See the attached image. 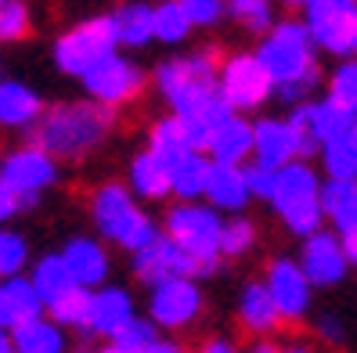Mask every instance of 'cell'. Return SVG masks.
Listing matches in <instances>:
<instances>
[{"label": "cell", "instance_id": "22", "mask_svg": "<svg viewBox=\"0 0 357 353\" xmlns=\"http://www.w3.org/2000/svg\"><path fill=\"white\" fill-rule=\"evenodd\" d=\"M213 210H227V213H238L242 205L249 202V188H245V173L242 166H220V162H209V177H206V191H202Z\"/></svg>", "mask_w": 357, "mask_h": 353}, {"label": "cell", "instance_id": "8", "mask_svg": "<svg viewBox=\"0 0 357 353\" xmlns=\"http://www.w3.org/2000/svg\"><path fill=\"white\" fill-rule=\"evenodd\" d=\"M217 91H220L224 105L231 112H249V109H260L264 101L271 97L275 83H271V76L260 69L257 54H238V58H231L227 65L220 69Z\"/></svg>", "mask_w": 357, "mask_h": 353}, {"label": "cell", "instance_id": "46", "mask_svg": "<svg viewBox=\"0 0 357 353\" xmlns=\"http://www.w3.org/2000/svg\"><path fill=\"white\" fill-rule=\"evenodd\" d=\"M321 336L325 339H343V328H340V321H335V317H321Z\"/></svg>", "mask_w": 357, "mask_h": 353}, {"label": "cell", "instance_id": "49", "mask_svg": "<svg viewBox=\"0 0 357 353\" xmlns=\"http://www.w3.org/2000/svg\"><path fill=\"white\" fill-rule=\"evenodd\" d=\"M0 353H11V336H8V328H0Z\"/></svg>", "mask_w": 357, "mask_h": 353}, {"label": "cell", "instance_id": "37", "mask_svg": "<svg viewBox=\"0 0 357 353\" xmlns=\"http://www.w3.org/2000/svg\"><path fill=\"white\" fill-rule=\"evenodd\" d=\"M224 8H231V15L242 18L253 33L271 29V0H227Z\"/></svg>", "mask_w": 357, "mask_h": 353}, {"label": "cell", "instance_id": "14", "mask_svg": "<svg viewBox=\"0 0 357 353\" xmlns=\"http://www.w3.org/2000/svg\"><path fill=\"white\" fill-rule=\"evenodd\" d=\"M347 256H343V245L340 235H328L318 231L303 242V256H300V271L310 285H335L347 278Z\"/></svg>", "mask_w": 357, "mask_h": 353}, {"label": "cell", "instance_id": "43", "mask_svg": "<svg viewBox=\"0 0 357 353\" xmlns=\"http://www.w3.org/2000/svg\"><path fill=\"white\" fill-rule=\"evenodd\" d=\"M245 188H249V198L260 195V198H271V191H275V170H267V166L253 162V166H245Z\"/></svg>", "mask_w": 357, "mask_h": 353}, {"label": "cell", "instance_id": "50", "mask_svg": "<svg viewBox=\"0 0 357 353\" xmlns=\"http://www.w3.org/2000/svg\"><path fill=\"white\" fill-rule=\"evenodd\" d=\"M0 328H8V310H4V288H0Z\"/></svg>", "mask_w": 357, "mask_h": 353}, {"label": "cell", "instance_id": "55", "mask_svg": "<svg viewBox=\"0 0 357 353\" xmlns=\"http://www.w3.org/2000/svg\"><path fill=\"white\" fill-rule=\"evenodd\" d=\"M354 54H357V29H354Z\"/></svg>", "mask_w": 357, "mask_h": 353}, {"label": "cell", "instance_id": "33", "mask_svg": "<svg viewBox=\"0 0 357 353\" xmlns=\"http://www.w3.org/2000/svg\"><path fill=\"white\" fill-rule=\"evenodd\" d=\"M188 18L181 11L177 0H166V4L152 8V36L162 40V44H181V40L188 36Z\"/></svg>", "mask_w": 357, "mask_h": 353}, {"label": "cell", "instance_id": "20", "mask_svg": "<svg viewBox=\"0 0 357 353\" xmlns=\"http://www.w3.org/2000/svg\"><path fill=\"white\" fill-rule=\"evenodd\" d=\"M134 317V303H130V292L127 288H116V285H105L91 296V321H87V331L94 336H116Z\"/></svg>", "mask_w": 357, "mask_h": 353}, {"label": "cell", "instance_id": "40", "mask_svg": "<svg viewBox=\"0 0 357 353\" xmlns=\"http://www.w3.org/2000/svg\"><path fill=\"white\" fill-rule=\"evenodd\" d=\"M26 29H29V11H26V4H18V0L0 4V40H18Z\"/></svg>", "mask_w": 357, "mask_h": 353}, {"label": "cell", "instance_id": "52", "mask_svg": "<svg viewBox=\"0 0 357 353\" xmlns=\"http://www.w3.org/2000/svg\"><path fill=\"white\" fill-rule=\"evenodd\" d=\"M98 353H123V350H116V346L109 343V346H105V350H98Z\"/></svg>", "mask_w": 357, "mask_h": 353}, {"label": "cell", "instance_id": "36", "mask_svg": "<svg viewBox=\"0 0 357 353\" xmlns=\"http://www.w3.org/2000/svg\"><path fill=\"white\" fill-rule=\"evenodd\" d=\"M29 260V245L18 231H8L0 227V278H15Z\"/></svg>", "mask_w": 357, "mask_h": 353}, {"label": "cell", "instance_id": "28", "mask_svg": "<svg viewBox=\"0 0 357 353\" xmlns=\"http://www.w3.org/2000/svg\"><path fill=\"white\" fill-rule=\"evenodd\" d=\"M130 184L144 198H162L166 191H170V166H166L162 159H155L152 152H144L130 166Z\"/></svg>", "mask_w": 357, "mask_h": 353}, {"label": "cell", "instance_id": "17", "mask_svg": "<svg viewBox=\"0 0 357 353\" xmlns=\"http://www.w3.org/2000/svg\"><path fill=\"white\" fill-rule=\"evenodd\" d=\"M318 173L310 170L307 162H289L282 170H275V191H271V202L282 217H289L292 210H303V205L318 202Z\"/></svg>", "mask_w": 357, "mask_h": 353}, {"label": "cell", "instance_id": "26", "mask_svg": "<svg viewBox=\"0 0 357 353\" xmlns=\"http://www.w3.org/2000/svg\"><path fill=\"white\" fill-rule=\"evenodd\" d=\"M206 177H209V159L202 152H192L170 166V191L181 195L184 202H192L206 191Z\"/></svg>", "mask_w": 357, "mask_h": 353}, {"label": "cell", "instance_id": "12", "mask_svg": "<svg viewBox=\"0 0 357 353\" xmlns=\"http://www.w3.org/2000/svg\"><path fill=\"white\" fill-rule=\"evenodd\" d=\"M152 324L162 328H181L188 321H195V314L202 310V292L195 288L192 278H170V281H159L152 285Z\"/></svg>", "mask_w": 357, "mask_h": 353}, {"label": "cell", "instance_id": "11", "mask_svg": "<svg viewBox=\"0 0 357 353\" xmlns=\"http://www.w3.org/2000/svg\"><path fill=\"white\" fill-rule=\"evenodd\" d=\"M134 271L141 281L159 285V281H170V278H192V274H209L213 267H206L199 260H192L181 245H174L166 235H159L152 245H144L137 260H134Z\"/></svg>", "mask_w": 357, "mask_h": 353}, {"label": "cell", "instance_id": "51", "mask_svg": "<svg viewBox=\"0 0 357 353\" xmlns=\"http://www.w3.org/2000/svg\"><path fill=\"white\" fill-rule=\"evenodd\" d=\"M253 353H278V346H271V343H257Z\"/></svg>", "mask_w": 357, "mask_h": 353}, {"label": "cell", "instance_id": "15", "mask_svg": "<svg viewBox=\"0 0 357 353\" xmlns=\"http://www.w3.org/2000/svg\"><path fill=\"white\" fill-rule=\"evenodd\" d=\"M289 123L296 130H303V134H310L314 141H318V148L321 144H328V141H335V137H343V134H350V127L357 123V116L354 112H347V109H340L335 101H314V105H296V112L289 116Z\"/></svg>", "mask_w": 357, "mask_h": 353}, {"label": "cell", "instance_id": "19", "mask_svg": "<svg viewBox=\"0 0 357 353\" xmlns=\"http://www.w3.org/2000/svg\"><path fill=\"white\" fill-rule=\"evenodd\" d=\"M61 263H66V271L73 278V285L79 288H98L105 281V274H109V253L94 242V238H73L66 242V249H61Z\"/></svg>", "mask_w": 357, "mask_h": 353}, {"label": "cell", "instance_id": "23", "mask_svg": "<svg viewBox=\"0 0 357 353\" xmlns=\"http://www.w3.org/2000/svg\"><path fill=\"white\" fill-rule=\"evenodd\" d=\"M44 116L36 91H29L26 83H0V123L4 127H36V119Z\"/></svg>", "mask_w": 357, "mask_h": 353}, {"label": "cell", "instance_id": "48", "mask_svg": "<svg viewBox=\"0 0 357 353\" xmlns=\"http://www.w3.org/2000/svg\"><path fill=\"white\" fill-rule=\"evenodd\" d=\"M152 353H184L181 346H174V343H155V350Z\"/></svg>", "mask_w": 357, "mask_h": 353}, {"label": "cell", "instance_id": "4", "mask_svg": "<svg viewBox=\"0 0 357 353\" xmlns=\"http://www.w3.org/2000/svg\"><path fill=\"white\" fill-rule=\"evenodd\" d=\"M260 69L271 76L275 87L282 83L300 79L303 72L314 69V44H310V33L303 22H282L267 33V40L257 51Z\"/></svg>", "mask_w": 357, "mask_h": 353}, {"label": "cell", "instance_id": "38", "mask_svg": "<svg viewBox=\"0 0 357 353\" xmlns=\"http://www.w3.org/2000/svg\"><path fill=\"white\" fill-rule=\"evenodd\" d=\"M257 231H253V223L249 220H231L224 223V231H220V253L224 256H242L249 245H253Z\"/></svg>", "mask_w": 357, "mask_h": 353}, {"label": "cell", "instance_id": "30", "mask_svg": "<svg viewBox=\"0 0 357 353\" xmlns=\"http://www.w3.org/2000/svg\"><path fill=\"white\" fill-rule=\"evenodd\" d=\"M238 314H242V321L253 328V331H271V328L282 321L278 310H275V303H271V296H267V288H264L260 281L245 285L242 303H238Z\"/></svg>", "mask_w": 357, "mask_h": 353}, {"label": "cell", "instance_id": "31", "mask_svg": "<svg viewBox=\"0 0 357 353\" xmlns=\"http://www.w3.org/2000/svg\"><path fill=\"white\" fill-rule=\"evenodd\" d=\"M321 162H325L328 180L354 184V180H357V144H354V137L343 134V137L321 144Z\"/></svg>", "mask_w": 357, "mask_h": 353}, {"label": "cell", "instance_id": "44", "mask_svg": "<svg viewBox=\"0 0 357 353\" xmlns=\"http://www.w3.org/2000/svg\"><path fill=\"white\" fill-rule=\"evenodd\" d=\"M15 210H18V198L8 191V184L0 180V227H4L8 217H15Z\"/></svg>", "mask_w": 357, "mask_h": 353}, {"label": "cell", "instance_id": "9", "mask_svg": "<svg viewBox=\"0 0 357 353\" xmlns=\"http://www.w3.org/2000/svg\"><path fill=\"white\" fill-rule=\"evenodd\" d=\"M83 87H87L91 101L101 109H112V105H123V101H130L137 97L141 91V69L134 65L130 58H123V54H109V58H101L98 65L91 72H83Z\"/></svg>", "mask_w": 357, "mask_h": 353}, {"label": "cell", "instance_id": "35", "mask_svg": "<svg viewBox=\"0 0 357 353\" xmlns=\"http://www.w3.org/2000/svg\"><path fill=\"white\" fill-rule=\"evenodd\" d=\"M328 101H335L340 109H347V112L357 116V61H343V65L332 72Z\"/></svg>", "mask_w": 357, "mask_h": 353}, {"label": "cell", "instance_id": "13", "mask_svg": "<svg viewBox=\"0 0 357 353\" xmlns=\"http://www.w3.org/2000/svg\"><path fill=\"white\" fill-rule=\"evenodd\" d=\"M264 288H267L271 303H275L278 317L296 321V317L307 314V306H310V281L303 278L296 260H275V263H271Z\"/></svg>", "mask_w": 357, "mask_h": 353}, {"label": "cell", "instance_id": "21", "mask_svg": "<svg viewBox=\"0 0 357 353\" xmlns=\"http://www.w3.org/2000/svg\"><path fill=\"white\" fill-rule=\"evenodd\" d=\"M206 152L220 166H242L245 155H253V127H249L245 119L231 116L227 123H220V127L209 134Z\"/></svg>", "mask_w": 357, "mask_h": 353}, {"label": "cell", "instance_id": "1", "mask_svg": "<svg viewBox=\"0 0 357 353\" xmlns=\"http://www.w3.org/2000/svg\"><path fill=\"white\" fill-rule=\"evenodd\" d=\"M155 79H159L162 97L174 105V116L195 123L206 134H213L220 123H227L235 116L217 91V69H213V54L209 51L166 61L155 72Z\"/></svg>", "mask_w": 357, "mask_h": 353}, {"label": "cell", "instance_id": "29", "mask_svg": "<svg viewBox=\"0 0 357 353\" xmlns=\"http://www.w3.org/2000/svg\"><path fill=\"white\" fill-rule=\"evenodd\" d=\"M33 288H36V296L44 299V306L47 303H54L58 296H66L69 288H76L73 285V278H69V271H66V263H61V256H44L36 267H33Z\"/></svg>", "mask_w": 357, "mask_h": 353}, {"label": "cell", "instance_id": "32", "mask_svg": "<svg viewBox=\"0 0 357 353\" xmlns=\"http://www.w3.org/2000/svg\"><path fill=\"white\" fill-rule=\"evenodd\" d=\"M91 296L94 292H87V288H69L66 296H58L54 303H47V310H51V321L58 324V328H87V321H91Z\"/></svg>", "mask_w": 357, "mask_h": 353}, {"label": "cell", "instance_id": "27", "mask_svg": "<svg viewBox=\"0 0 357 353\" xmlns=\"http://www.w3.org/2000/svg\"><path fill=\"white\" fill-rule=\"evenodd\" d=\"M116 40L127 47H144L152 40V8L149 4H123L112 15Z\"/></svg>", "mask_w": 357, "mask_h": 353}, {"label": "cell", "instance_id": "42", "mask_svg": "<svg viewBox=\"0 0 357 353\" xmlns=\"http://www.w3.org/2000/svg\"><path fill=\"white\" fill-rule=\"evenodd\" d=\"M318 79H321V72H318V65H314L310 72H303L300 79H292V83H282V87H275L278 91V97L282 101H292V105H300V101L318 87Z\"/></svg>", "mask_w": 357, "mask_h": 353}, {"label": "cell", "instance_id": "25", "mask_svg": "<svg viewBox=\"0 0 357 353\" xmlns=\"http://www.w3.org/2000/svg\"><path fill=\"white\" fill-rule=\"evenodd\" d=\"M11 353H66V336L54 321H29L11 331Z\"/></svg>", "mask_w": 357, "mask_h": 353}, {"label": "cell", "instance_id": "39", "mask_svg": "<svg viewBox=\"0 0 357 353\" xmlns=\"http://www.w3.org/2000/svg\"><path fill=\"white\" fill-rule=\"evenodd\" d=\"M354 198H357V184H343V180H325L321 191H318V205H321L325 217H335Z\"/></svg>", "mask_w": 357, "mask_h": 353}, {"label": "cell", "instance_id": "18", "mask_svg": "<svg viewBox=\"0 0 357 353\" xmlns=\"http://www.w3.org/2000/svg\"><path fill=\"white\" fill-rule=\"evenodd\" d=\"M253 155L267 170H282V166L296 162V130L289 119H260L253 127Z\"/></svg>", "mask_w": 357, "mask_h": 353}, {"label": "cell", "instance_id": "54", "mask_svg": "<svg viewBox=\"0 0 357 353\" xmlns=\"http://www.w3.org/2000/svg\"><path fill=\"white\" fill-rule=\"evenodd\" d=\"M285 353H310V350H303V346H296V350H285Z\"/></svg>", "mask_w": 357, "mask_h": 353}, {"label": "cell", "instance_id": "57", "mask_svg": "<svg viewBox=\"0 0 357 353\" xmlns=\"http://www.w3.org/2000/svg\"><path fill=\"white\" fill-rule=\"evenodd\" d=\"M354 184H357V180H354Z\"/></svg>", "mask_w": 357, "mask_h": 353}, {"label": "cell", "instance_id": "24", "mask_svg": "<svg viewBox=\"0 0 357 353\" xmlns=\"http://www.w3.org/2000/svg\"><path fill=\"white\" fill-rule=\"evenodd\" d=\"M4 310H8V328H18V324H29V321H40L44 314V299L36 296V288L29 278L15 274L8 278L4 285Z\"/></svg>", "mask_w": 357, "mask_h": 353}, {"label": "cell", "instance_id": "41", "mask_svg": "<svg viewBox=\"0 0 357 353\" xmlns=\"http://www.w3.org/2000/svg\"><path fill=\"white\" fill-rule=\"evenodd\" d=\"M188 26H213L224 15V0H177Z\"/></svg>", "mask_w": 357, "mask_h": 353}, {"label": "cell", "instance_id": "34", "mask_svg": "<svg viewBox=\"0 0 357 353\" xmlns=\"http://www.w3.org/2000/svg\"><path fill=\"white\" fill-rule=\"evenodd\" d=\"M155 343H159L155 324H152V321H144V317H130V321L112 336V346L123 350V353H152Z\"/></svg>", "mask_w": 357, "mask_h": 353}, {"label": "cell", "instance_id": "16", "mask_svg": "<svg viewBox=\"0 0 357 353\" xmlns=\"http://www.w3.org/2000/svg\"><path fill=\"white\" fill-rule=\"evenodd\" d=\"M206 141H209V134H206V130H199L195 123H188V119L174 116V119L155 123L149 152H152L155 159H162L166 166H174L177 159L192 155V152H206Z\"/></svg>", "mask_w": 357, "mask_h": 353}, {"label": "cell", "instance_id": "7", "mask_svg": "<svg viewBox=\"0 0 357 353\" xmlns=\"http://www.w3.org/2000/svg\"><path fill=\"white\" fill-rule=\"evenodd\" d=\"M303 26L310 33V44L325 47L328 54H354L357 0H310Z\"/></svg>", "mask_w": 357, "mask_h": 353}, {"label": "cell", "instance_id": "53", "mask_svg": "<svg viewBox=\"0 0 357 353\" xmlns=\"http://www.w3.org/2000/svg\"><path fill=\"white\" fill-rule=\"evenodd\" d=\"M289 4H300V8H307V4H310V0H289Z\"/></svg>", "mask_w": 357, "mask_h": 353}, {"label": "cell", "instance_id": "2", "mask_svg": "<svg viewBox=\"0 0 357 353\" xmlns=\"http://www.w3.org/2000/svg\"><path fill=\"white\" fill-rule=\"evenodd\" d=\"M112 112L94 101H69L44 112L33 127V148L47 152L51 159H76L83 152L98 148L109 137Z\"/></svg>", "mask_w": 357, "mask_h": 353}, {"label": "cell", "instance_id": "56", "mask_svg": "<svg viewBox=\"0 0 357 353\" xmlns=\"http://www.w3.org/2000/svg\"><path fill=\"white\" fill-rule=\"evenodd\" d=\"M0 4H8V0H0Z\"/></svg>", "mask_w": 357, "mask_h": 353}, {"label": "cell", "instance_id": "5", "mask_svg": "<svg viewBox=\"0 0 357 353\" xmlns=\"http://www.w3.org/2000/svg\"><path fill=\"white\" fill-rule=\"evenodd\" d=\"M220 231H224V220L209 205H174L166 213V238L206 267H217Z\"/></svg>", "mask_w": 357, "mask_h": 353}, {"label": "cell", "instance_id": "6", "mask_svg": "<svg viewBox=\"0 0 357 353\" xmlns=\"http://www.w3.org/2000/svg\"><path fill=\"white\" fill-rule=\"evenodd\" d=\"M116 44H119V40H116L112 15L87 18V22H79L76 29H69L54 44V61H58L61 72L83 76V72H91L101 58L116 54Z\"/></svg>", "mask_w": 357, "mask_h": 353}, {"label": "cell", "instance_id": "10", "mask_svg": "<svg viewBox=\"0 0 357 353\" xmlns=\"http://www.w3.org/2000/svg\"><path fill=\"white\" fill-rule=\"evenodd\" d=\"M0 180L8 184V191L18 202L33 205L36 195L58 180V166H54V159L47 152H40V148H18L0 162Z\"/></svg>", "mask_w": 357, "mask_h": 353}, {"label": "cell", "instance_id": "3", "mask_svg": "<svg viewBox=\"0 0 357 353\" xmlns=\"http://www.w3.org/2000/svg\"><path fill=\"white\" fill-rule=\"evenodd\" d=\"M94 223L105 238L127 245L130 253H141L144 245H152L159 238L155 223L137 210L130 191L119 188V184H105L94 195Z\"/></svg>", "mask_w": 357, "mask_h": 353}, {"label": "cell", "instance_id": "45", "mask_svg": "<svg viewBox=\"0 0 357 353\" xmlns=\"http://www.w3.org/2000/svg\"><path fill=\"white\" fill-rule=\"evenodd\" d=\"M340 245H343L347 263H357V227H350V231H343V235H340Z\"/></svg>", "mask_w": 357, "mask_h": 353}, {"label": "cell", "instance_id": "47", "mask_svg": "<svg viewBox=\"0 0 357 353\" xmlns=\"http://www.w3.org/2000/svg\"><path fill=\"white\" fill-rule=\"evenodd\" d=\"M202 353H235V346H231L227 339H213V343H206Z\"/></svg>", "mask_w": 357, "mask_h": 353}]
</instances>
